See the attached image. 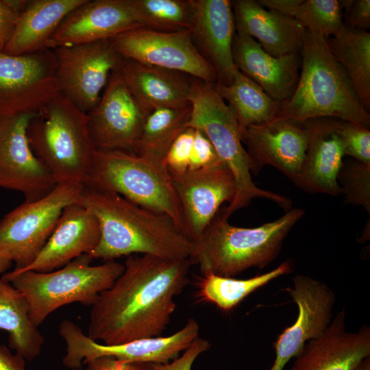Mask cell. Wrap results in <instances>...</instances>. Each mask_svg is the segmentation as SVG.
<instances>
[{"label":"cell","mask_w":370,"mask_h":370,"mask_svg":"<svg viewBox=\"0 0 370 370\" xmlns=\"http://www.w3.org/2000/svg\"><path fill=\"white\" fill-rule=\"evenodd\" d=\"M342 10L337 0H303L293 18L308 32L327 39L344 27Z\"/></svg>","instance_id":"836d02e7"},{"label":"cell","mask_w":370,"mask_h":370,"mask_svg":"<svg viewBox=\"0 0 370 370\" xmlns=\"http://www.w3.org/2000/svg\"><path fill=\"white\" fill-rule=\"evenodd\" d=\"M30 148L56 184H84L95 149L87 126V114L59 93L29 120Z\"/></svg>","instance_id":"5b68a950"},{"label":"cell","mask_w":370,"mask_h":370,"mask_svg":"<svg viewBox=\"0 0 370 370\" xmlns=\"http://www.w3.org/2000/svg\"><path fill=\"white\" fill-rule=\"evenodd\" d=\"M118 71L128 90L147 114L160 108L191 105L196 82L184 73L123 58Z\"/></svg>","instance_id":"cb8c5ba5"},{"label":"cell","mask_w":370,"mask_h":370,"mask_svg":"<svg viewBox=\"0 0 370 370\" xmlns=\"http://www.w3.org/2000/svg\"><path fill=\"white\" fill-rule=\"evenodd\" d=\"M82 184H57L47 195L25 201L0 221V256L15 263L16 269L28 266L43 248L63 210L79 202Z\"/></svg>","instance_id":"9c48e42d"},{"label":"cell","mask_w":370,"mask_h":370,"mask_svg":"<svg viewBox=\"0 0 370 370\" xmlns=\"http://www.w3.org/2000/svg\"><path fill=\"white\" fill-rule=\"evenodd\" d=\"M301 71L292 95L275 117L307 121L332 118L369 128L370 115L327 39L306 30Z\"/></svg>","instance_id":"3957f363"},{"label":"cell","mask_w":370,"mask_h":370,"mask_svg":"<svg viewBox=\"0 0 370 370\" xmlns=\"http://www.w3.org/2000/svg\"><path fill=\"white\" fill-rule=\"evenodd\" d=\"M308 121L273 119L243 131V143L251 162V173L272 166L293 182L297 179L308 146Z\"/></svg>","instance_id":"e0dca14e"},{"label":"cell","mask_w":370,"mask_h":370,"mask_svg":"<svg viewBox=\"0 0 370 370\" xmlns=\"http://www.w3.org/2000/svg\"><path fill=\"white\" fill-rule=\"evenodd\" d=\"M232 51L238 70L256 82L271 98L283 102L292 95L299 79L297 53L272 56L253 38L237 32Z\"/></svg>","instance_id":"d4e9b609"},{"label":"cell","mask_w":370,"mask_h":370,"mask_svg":"<svg viewBox=\"0 0 370 370\" xmlns=\"http://www.w3.org/2000/svg\"><path fill=\"white\" fill-rule=\"evenodd\" d=\"M308 146L301 171L294 182L310 193L340 195L338 174L345 154L338 132L341 120L319 118L307 120Z\"/></svg>","instance_id":"603a6c76"},{"label":"cell","mask_w":370,"mask_h":370,"mask_svg":"<svg viewBox=\"0 0 370 370\" xmlns=\"http://www.w3.org/2000/svg\"><path fill=\"white\" fill-rule=\"evenodd\" d=\"M346 203L362 206L370 214V164L357 160L343 162L337 178Z\"/></svg>","instance_id":"e575fe53"},{"label":"cell","mask_w":370,"mask_h":370,"mask_svg":"<svg viewBox=\"0 0 370 370\" xmlns=\"http://www.w3.org/2000/svg\"><path fill=\"white\" fill-rule=\"evenodd\" d=\"M356 370H370V356L362 360Z\"/></svg>","instance_id":"bcb514c9"},{"label":"cell","mask_w":370,"mask_h":370,"mask_svg":"<svg viewBox=\"0 0 370 370\" xmlns=\"http://www.w3.org/2000/svg\"><path fill=\"white\" fill-rule=\"evenodd\" d=\"M193 41L214 68L216 84H230L238 71L233 58L236 26L232 1L229 0H190Z\"/></svg>","instance_id":"ffe728a7"},{"label":"cell","mask_w":370,"mask_h":370,"mask_svg":"<svg viewBox=\"0 0 370 370\" xmlns=\"http://www.w3.org/2000/svg\"><path fill=\"white\" fill-rule=\"evenodd\" d=\"M35 113L0 117V188L20 192L25 201L42 198L56 185L28 142L27 128Z\"/></svg>","instance_id":"2e32d148"},{"label":"cell","mask_w":370,"mask_h":370,"mask_svg":"<svg viewBox=\"0 0 370 370\" xmlns=\"http://www.w3.org/2000/svg\"><path fill=\"white\" fill-rule=\"evenodd\" d=\"M221 163L223 162L219 158L210 140L202 132L195 129L192 153L188 170L199 169Z\"/></svg>","instance_id":"74e56055"},{"label":"cell","mask_w":370,"mask_h":370,"mask_svg":"<svg viewBox=\"0 0 370 370\" xmlns=\"http://www.w3.org/2000/svg\"><path fill=\"white\" fill-rule=\"evenodd\" d=\"M123 58L215 84L217 73L195 45L190 29L167 32L137 27L110 39Z\"/></svg>","instance_id":"7c38bea8"},{"label":"cell","mask_w":370,"mask_h":370,"mask_svg":"<svg viewBox=\"0 0 370 370\" xmlns=\"http://www.w3.org/2000/svg\"><path fill=\"white\" fill-rule=\"evenodd\" d=\"M188 259L128 256L122 274L91 306L87 335L106 345L160 336L188 284Z\"/></svg>","instance_id":"6da1fadb"},{"label":"cell","mask_w":370,"mask_h":370,"mask_svg":"<svg viewBox=\"0 0 370 370\" xmlns=\"http://www.w3.org/2000/svg\"><path fill=\"white\" fill-rule=\"evenodd\" d=\"M342 9H345L346 25L345 26L364 30L370 26L369 0L339 1Z\"/></svg>","instance_id":"60d3db41"},{"label":"cell","mask_w":370,"mask_h":370,"mask_svg":"<svg viewBox=\"0 0 370 370\" xmlns=\"http://www.w3.org/2000/svg\"><path fill=\"white\" fill-rule=\"evenodd\" d=\"M100 238L96 217L79 202L67 206L46 244L35 259L16 271L49 272L83 254H89Z\"/></svg>","instance_id":"7402d4cb"},{"label":"cell","mask_w":370,"mask_h":370,"mask_svg":"<svg viewBox=\"0 0 370 370\" xmlns=\"http://www.w3.org/2000/svg\"><path fill=\"white\" fill-rule=\"evenodd\" d=\"M84 370H153V364L130 362L103 356L88 361Z\"/></svg>","instance_id":"b9f144b4"},{"label":"cell","mask_w":370,"mask_h":370,"mask_svg":"<svg viewBox=\"0 0 370 370\" xmlns=\"http://www.w3.org/2000/svg\"><path fill=\"white\" fill-rule=\"evenodd\" d=\"M84 185L116 193L140 206L165 214L189 237L179 199L163 163L127 151L95 150Z\"/></svg>","instance_id":"ba28073f"},{"label":"cell","mask_w":370,"mask_h":370,"mask_svg":"<svg viewBox=\"0 0 370 370\" xmlns=\"http://www.w3.org/2000/svg\"><path fill=\"white\" fill-rule=\"evenodd\" d=\"M12 262L0 256V274L5 273L12 266Z\"/></svg>","instance_id":"f6af8a7d"},{"label":"cell","mask_w":370,"mask_h":370,"mask_svg":"<svg viewBox=\"0 0 370 370\" xmlns=\"http://www.w3.org/2000/svg\"><path fill=\"white\" fill-rule=\"evenodd\" d=\"M194 134L195 129L187 127L174 140L164 159V164L169 171L182 172L188 169Z\"/></svg>","instance_id":"8d00e7d4"},{"label":"cell","mask_w":370,"mask_h":370,"mask_svg":"<svg viewBox=\"0 0 370 370\" xmlns=\"http://www.w3.org/2000/svg\"><path fill=\"white\" fill-rule=\"evenodd\" d=\"M51 50L60 93L86 113L98 103L110 75L123 58L110 40Z\"/></svg>","instance_id":"8fae6325"},{"label":"cell","mask_w":370,"mask_h":370,"mask_svg":"<svg viewBox=\"0 0 370 370\" xmlns=\"http://www.w3.org/2000/svg\"><path fill=\"white\" fill-rule=\"evenodd\" d=\"M25 358L0 345V370H26Z\"/></svg>","instance_id":"ee69618b"},{"label":"cell","mask_w":370,"mask_h":370,"mask_svg":"<svg viewBox=\"0 0 370 370\" xmlns=\"http://www.w3.org/2000/svg\"><path fill=\"white\" fill-rule=\"evenodd\" d=\"M85 1H27L3 52L22 56L48 49V42L62 21Z\"/></svg>","instance_id":"4316f807"},{"label":"cell","mask_w":370,"mask_h":370,"mask_svg":"<svg viewBox=\"0 0 370 370\" xmlns=\"http://www.w3.org/2000/svg\"><path fill=\"white\" fill-rule=\"evenodd\" d=\"M59 93L51 49L22 56L0 51V117L36 112Z\"/></svg>","instance_id":"4fadbf2b"},{"label":"cell","mask_w":370,"mask_h":370,"mask_svg":"<svg viewBox=\"0 0 370 370\" xmlns=\"http://www.w3.org/2000/svg\"><path fill=\"white\" fill-rule=\"evenodd\" d=\"M369 356L370 328L347 331L343 308L321 336L304 345L291 370H356Z\"/></svg>","instance_id":"44dd1931"},{"label":"cell","mask_w":370,"mask_h":370,"mask_svg":"<svg viewBox=\"0 0 370 370\" xmlns=\"http://www.w3.org/2000/svg\"><path fill=\"white\" fill-rule=\"evenodd\" d=\"M137 27L143 26L131 0H86L62 21L47 48L110 40Z\"/></svg>","instance_id":"d6986e66"},{"label":"cell","mask_w":370,"mask_h":370,"mask_svg":"<svg viewBox=\"0 0 370 370\" xmlns=\"http://www.w3.org/2000/svg\"><path fill=\"white\" fill-rule=\"evenodd\" d=\"M304 211L290 209L280 218L255 227L231 225L223 208L194 242L189 260L202 275L232 278L249 269H262L279 254L283 241Z\"/></svg>","instance_id":"277c9868"},{"label":"cell","mask_w":370,"mask_h":370,"mask_svg":"<svg viewBox=\"0 0 370 370\" xmlns=\"http://www.w3.org/2000/svg\"><path fill=\"white\" fill-rule=\"evenodd\" d=\"M79 203L96 217L100 238L88 254L114 260L148 254L171 260L188 259L194 242L168 215L140 206L120 195L83 185Z\"/></svg>","instance_id":"7a4b0ae2"},{"label":"cell","mask_w":370,"mask_h":370,"mask_svg":"<svg viewBox=\"0 0 370 370\" xmlns=\"http://www.w3.org/2000/svg\"><path fill=\"white\" fill-rule=\"evenodd\" d=\"M232 5L236 32L253 38L267 53L280 57L301 52L306 29L296 19L254 0L233 1Z\"/></svg>","instance_id":"484cf974"},{"label":"cell","mask_w":370,"mask_h":370,"mask_svg":"<svg viewBox=\"0 0 370 370\" xmlns=\"http://www.w3.org/2000/svg\"><path fill=\"white\" fill-rule=\"evenodd\" d=\"M0 330L9 335L15 352L31 361L40 353L44 337L31 321L26 299L10 282L0 278Z\"/></svg>","instance_id":"83f0119b"},{"label":"cell","mask_w":370,"mask_h":370,"mask_svg":"<svg viewBox=\"0 0 370 370\" xmlns=\"http://www.w3.org/2000/svg\"><path fill=\"white\" fill-rule=\"evenodd\" d=\"M216 91L233 110L243 130L269 122L276 116L282 102L271 98L256 82L240 72L227 86L214 84Z\"/></svg>","instance_id":"f546056e"},{"label":"cell","mask_w":370,"mask_h":370,"mask_svg":"<svg viewBox=\"0 0 370 370\" xmlns=\"http://www.w3.org/2000/svg\"><path fill=\"white\" fill-rule=\"evenodd\" d=\"M335 58L350 78L360 100L370 108V34L344 25L335 36L327 38Z\"/></svg>","instance_id":"f1b7e54d"},{"label":"cell","mask_w":370,"mask_h":370,"mask_svg":"<svg viewBox=\"0 0 370 370\" xmlns=\"http://www.w3.org/2000/svg\"><path fill=\"white\" fill-rule=\"evenodd\" d=\"M27 3V0H0V51L11 38Z\"/></svg>","instance_id":"f35d334b"},{"label":"cell","mask_w":370,"mask_h":370,"mask_svg":"<svg viewBox=\"0 0 370 370\" xmlns=\"http://www.w3.org/2000/svg\"><path fill=\"white\" fill-rule=\"evenodd\" d=\"M86 114L88 134L95 150L135 153L149 114L135 100L118 70L110 75L99 101Z\"/></svg>","instance_id":"5bb4252c"},{"label":"cell","mask_w":370,"mask_h":370,"mask_svg":"<svg viewBox=\"0 0 370 370\" xmlns=\"http://www.w3.org/2000/svg\"><path fill=\"white\" fill-rule=\"evenodd\" d=\"M303 0H260L257 1L260 5L268 10L276 12L282 15L292 17L297 8Z\"/></svg>","instance_id":"7bdbcfd3"},{"label":"cell","mask_w":370,"mask_h":370,"mask_svg":"<svg viewBox=\"0 0 370 370\" xmlns=\"http://www.w3.org/2000/svg\"><path fill=\"white\" fill-rule=\"evenodd\" d=\"M191 105L184 108H160L147 116L136 146L135 153L164 164L166 153L190 120Z\"/></svg>","instance_id":"4dcf8cb0"},{"label":"cell","mask_w":370,"mask_h":370,"mask_svg":"<svg viewBox=\"0 0 370 370\" xmlns=\"http://www.w3.org/2000/svg\"><path fill=\"white\" fill-rule=\"evenodd\" d=\"M143 27L160 32H180L190 29V0H131Z\"/></svg>","instance_id":"d6a6232c"},{"label":"cell","mask_w":370,"mask_h":370,"mask_svg":"<svg viewBox=\"0 0 370 370\" xmlns=\"http://www.w3.org/2000/svg\"><path fill=\"white\" fill-rule=\"evenodd\" d=\"M58 332L66 344L63 365L77 370L90 360L103 356L130 362L168 363L177 358L199 337V325L196 319L189 318L182 329L171 335L140 338L112 345L92 340L79 326L68 319L60 323Z\"/></svg>","instance_id":"30bf717a"},{"label":"cell","mask_w":370,"mask_h":370,"mask_svg":"<svg viewBox=\"0 0 370 370\" xmlns=\"http://www.w3.org/2000/svg\"><path fill=\"white\" fill-rule=\"evenodd\" d=\"M293 287L285 291L296 304L297 317L273 343L275 358L269 370H283L309 341L321 336L332 320L335 295L325 283L310 276L297 274Z\"/></svg>","instance_id":"9a60e30c"},{"label":"cell","mask_w":370,"mask_h":370,"mask_svg":"<svg viewBox=\"0 0 370 370\" xmlns=\"http://www.w3.org/2000/svg\"><path fill=\"white\" fill-rule=\"evenodd\" d=\"M92 260L88 254H83L57 270H12L1 278L25 297L29 318L38 327L64 305L79 302L92 306L123 272L124 264L114 260L99 265H92Z\"/></svg>","instance_id":"8992f818"},{"label":"cell","mask_w":370,"mask_h":370,"mask_svg":"<svg viewBox=\"0 0 370 370\" xmlns=\"http://www.w3.org/2000/svg\"><path fill=\"white\" fill-rule=\"evenodd\" d=\"M210 346L208 340L199 336L177 358L166 364H153V370H191L196 359Z\"/></svg>","instance_id":"ab89813d"},{"label":"cell","mask_w":370,"mask_h":370,"mask_svg":"<svg viewBox=\"0 0 370 370\" xmlns=\"http://www.w3.org/2000/svg\"><path fill=\"white\" fill-rule=\"evenodd\" d=\"M291 271V262L284 261L269 272L247 279L212 274L202 275L198 284V296L201 300L212 303L223 311H230L258 288Z\"/></svg>","instance_id":"1f68e13d"},{"label":"cell","mask_w":370,"mask_h":370,"mask_svg":"<svg viewBox=\"0 0 370 370\" xmlns=\"http://www.w3.org/2000/svg\"><path fill=\"white\" fill-rule=\"evenodd\" d=\"M168 171L188 236L195 242L221 205L232 201L236 190L234 176L223 163L182 172Z\"/></svg>","instance_id":"ac0fdd59"},{"label":"cell","mask_w":370,"mask_h":370,"mask_svg":"<svg viewBox=\"0 0 370 370\" xmlns=\"http://www.w3.org/2000/svg\"><path fill=\"white\" fill-rule=\"evenodd\" d=\"M187 127L202 132L210 140L221 160L232 172L236 183L232 201L223 208L229 218L256 198L273 201L286 211L290 199L262 190L253 182L251 162L243 145V130L233 110L216 91L214 84L197 80L191 101V114Z\"/></svg>","instance_id":"52a82bcc"},{"label":"cell","mask_w":370,"mask_h":370,"mask_svg":"<svg viewBox=\"0 0 370 370\" xmlns=\"http://www.w3.org/2000/svg\"><path fill=\"white\" fill-rule=\"evenodd\" d=\"M338 132L343 143L345 154L354 158L355 160L370 164L369 128L340 121Z\"/></svg>","instance_id":"d590c367"}]
</instances>
